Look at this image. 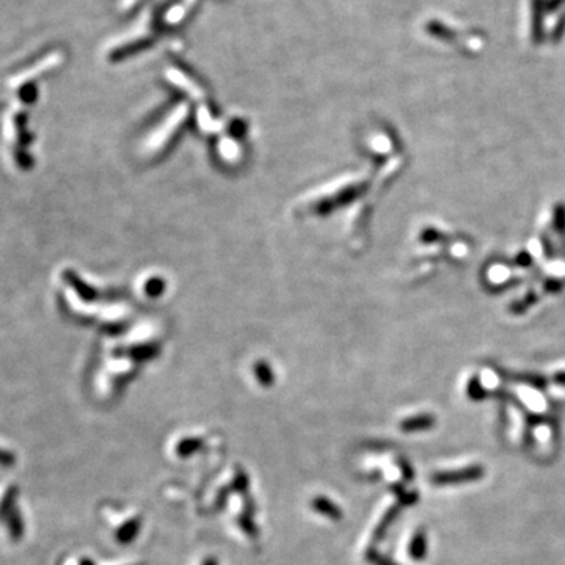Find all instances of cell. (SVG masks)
Masks as SVG:
<instances>
[{"label":"cell","instance_id":"cell-1","mask_svg":"<svg viewBox=\"0 0 565 565\" xmlns=\"http://www.w3.org/2000/svg\"><path fill=\"white\" fill-rule=\"evenodd\" d=\"M18 495L19 488L16 486H10L6 492L0 498V520L5 522L11 512L18 508Z\"/></svg>","mask_w":565,"mask_h":565},{"label":"cell","instance_id":"cell-2","mask_svg":"<svg viewBox=\"0 0 565 565\" xmlns=\"http://www.w3.org/2000/svg\"><path fill=\"white\" fill-rule=\"evenodd\" d=\"M5 525H6V530H9V534H10L13 542H19L22 537H24V532H26L24 520H22V515H21L18 508L14 509L9 517H6Z\"/></svg>","mask_w":565,"mask_h":565},{"label":"cell","instance_id":"cell-3","mask_svg":"<svg viewBox=\"0 0 565 565\" xmlns=\"http://www.w3.org/2000/svg\"><path fill=\"white\" fill-rule=\"evenodd\" d=\"M311 508L317 510L319 514L330 517L333 520L341 518V510L330 500H327V498H324V496H319V498H316V500L311 501Z\"/></svg>","mask_w":565,"mask_h":565},{"label":"cell","instance_id":"cell-4","mask_svg":"<svg viewBox=\"0 0 565 565\" xmlns=\"http://www.w3.org/2000/svg\"><path fill=\"white\" fill-rule=\"evenodd\" d=\"M138 532H140V518H133L129 523L123 525L120 530L116 531V539L120 544H129V542L136 539V535Z\"/></svg>","mask_w":565,"mask_h":565},{"label":"cell","instance_id":"cell-5","mask_svg":"<svg viewBox=\"0 0 565 565\" xmlns=\"http://www.w3.org/2000/svg\"><path fill=\"white\" fill-rule=\"evenodd\" d=\"M203 446L202 440H197V438H189V440H184L180 444H177V454L185 457V456H190L195 452L197 449H199Z\"/></svg>","mask_w":565,"mask_h":565},{"label":"cell","instance_id":"cell-6","mask_svg":"<svg viewBox=\"0 0 565 565\" xmlns=\"http://www.w3.org/2000/svg\"><path fill=\"white\" fill-rule=\"evenodd\" d=\"M14 465H16V454L9 449L0 448V466L13 468Z\"/></svg>","mask_w":565,"mask_h":565},{"label":"cell","instance_id":"cell-7","mask_svg":"<svg viewBox=\"0 0 565 565\" xmlns=\"http://www.w3.org/2000/svg\"><path fill=\"white\" fill-rule=\"evenodd\" d=\"M239 523H241L242 530H243L245 532L250 534V535H256V526H255V523H253V520H251L250 515H248V517H242V518L239 520Z\"/></svg>","mask_w":565,"mask_h":565},{"label":"cell","instance_id":"cell-8","mask_svg":"<svg viewBox=\"0 0 565 565\" xmlns=\"http://www.w3.org/2000/svg\"><path fill=\"white\" fill-rule=\"evenodd\" d=\"M247 487H248V479H247V474H245L242 470H239V471H237V476H236L234 488H239L241 492H243V490H247Z\"/></svg>","mask_w":565,"mask_h":565},{"label":"cell","instance_id":"cell-9","mask_svg":"<svg viewBox=\"0 0 565 565\" xmlns=\"http://www.w3.org/2000/svg\"><path fill=\"white\" fill-rule=\"evenodd\" d=\"M203 565H217V559L215 557H207Z\"/></svg>","mask_w":565,"mask_h":565},{"label":"cell","instance_id":"cell-10","mask_svg":"<svg viewBox=\"0 0 565 565\" xmlns=\"http://www.w3.org/2000/svg\"><path fill=\"white\" fill-rule=\"evenodd\" d=\"M80 565H94V562L92 559H82Z\"/></svg>","mask_w":565,"mask_h":565}]
</instances>
